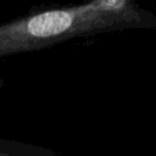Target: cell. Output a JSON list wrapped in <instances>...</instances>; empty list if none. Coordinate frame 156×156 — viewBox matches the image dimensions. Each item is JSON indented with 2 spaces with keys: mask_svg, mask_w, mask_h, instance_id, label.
Masks as SVG:
<instances>
[{
  "mask_svg": "<svg viewBox=\"0 0 156 156\" xmlns=\"http://www.w3.org/2000/svg\"><path fill=\"white\" fill-rule=\"evenodd\" d=\"M129 29L156 30V15L138 0H87L44 7L0 23V58L79 37Z\"/></svg>",
  "mask_w": 156,
  "mask_h": 156,
  "instance_id": "6da1fadb",
  "label": "cell"
},
{
  "mask_svg": "<svg viewBox=\"0 0 156 156\" xmlns=\"http://www.w3.org/2000/svg\"><path fill=\"white\" fill-rule=\"evenodd\" d=\"M0 156H58V155L44 146L22 143L13 139L0 138Z\"/></svg>",
  "mask_w": 156,
  "mask_h": 156,
  "instance_id": "7a4b0ae2",
  "label": "cell"
}]
</instances>
